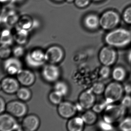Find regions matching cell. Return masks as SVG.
<instances>
[{
  "mask_svg": "<svg viewBox=\"0 0 131 131\" xmlns=\"http://www.w3.org/2000/svg\"><path fill=\"white\" fill-rule=\"evenodd\" d=\"M108 103L104 100V102L99 103H96L91 109L96 113H102Z\"/></svg>",
  "mask_w": 131,
  "mask_h": 131,
  "instance_id": "4dcf8cb0",
  "label": "cell"
},
{
  "mask_svg": "<svg viewBox=\"0 0 131 131\" xmlns=\"http://www.w3.org/2000/svg\"><path fill=\"white\" fill-rule=\"evenodd\" d=\"M16 77L20 84L27 87L32 85L36 81L35 74L29 70L22 69L17 74Z\"/></svg>",
  "mask_w": 131,
  "mask_h": 131,
  "instance_id": "2e32d148",
  "label": "cell"
},
{
  "mask_svg": "<svg viewBox=\"0 0 131 131\" xmlns=\"http://www.w3.org/2000/svg\"><path fill=\"white\" fill-rule=\"evenodd\" d=\"M106 85L102 82H96L93 83L90 89L96 95H103Z\"/></svg>",
  "mask_w": 131,
  "mask_h": 131,
  "instance_id": "4316f807",
  "label": "cell"
},
{
  "mask_svg": "<svg viewBox=\"0 0 131 131\" xmlns=\"http://www.w3.org/2000/svg\"><path fill=\"white\" fill-rule=\"evenodd\" d=\"M20 84L17 79L11 76L7 77L1 80V87L4 93L11 95L16 93L20 88Z\"/></svg>",
  "mask_w": 131,
  "mask_h": 131,
  "instance_id": "5bb4252c",
  "label": "cell"
},
{
  "mask_svg": "<svg viewBox=\"0 0 131 131\" xmlns=\"http://www.w3.org/2000/svg\"><path fill=\"white\" fill-rule=\"evenodd\" d=\"M25 61L31 68L36 69L42 66L46 62L45 52L40 49H34L26 55Z\"/></svg>",
  "mask_w": 131,
  "mask_h": 131,
  "instance_id": "8992f818",
  "label": "cell"
},
{
  "mask_svg": "<svg viewBox=\"0 0 131 131\" xmlns=\"http://www.w3.org/2000/svg\"><path fill=\"white\" fill-rule=\"evenodd\" d=\"M23 64L19 58L14 57L4 60L3 68L6 73L10 76L16 75L22 69Z\"/></svg>",
  "mask_w": 131,
  "mask_h": 131,
  "instance_id": "7c38bea8",
  "label": "cell"
},
{
  "mask_svg": "<svg viewBox=\"0 0 131 131\" xmlns=\"http://www.w3.org/2000/svg\"><path fill=\"white\" fill-rule=\"evenodd\" d=\"M12 53L14 56L20 58L23 56L25 53V49L22 45H19L14 47L12 49Z\"/></svg>",
  "mask_w": 131,
  "mask_h": 131,
  "instance_id": "1f68e13d",
  "label": "cell"
},
{
  "mask_svg": "<svg viewBox=\"0 0 131 131\" xmlns=\"http://www.w3.org/2000/svg\"><path fill=\"white\" fill-rule=\"evenodd\" d=\"M98 57L102 66L111 67L117 61L118 54L116 49L106 45L100 50Z\"/></svg>",
  "mask_w": 131,
  "mask_h": 131,
  "instance_id": "277c9868",
  "label": "cell"
},
{
  "mask_svg": "<svg viewBox=\"0 0 131 131\" xmlns=\"http://www.w3.org/2000/svg\"><path fill=\"white\" fill-rule=\"evenodd\" d=\"M124 86L122 83L113 81L106 86L103 95L104 100L108 104L120 102L125 94Z\"/></svg>",
  "mask_w": 131,
  "mask_h": 131,
  "instance_id": "3957f363",
  "label": "cell"
},
{
  "mask_svg": "<svg viewBox=\"0 0 131 131\" xmlns=\"http://www.w3.org/2000/svg\"><path fill=\"white\" fill-rule=\"evenodd\" d=\"M91 0H75L74 3L77 7L80 8L85 7L89 4Z\"/></svg>",
  "mask_w": 131,
  "mask_h": 131,
  "instance_id": "e575fe53",
  "label": "cell"
},
{
  "mask_svg": "<svg viewBox=\"0 0 131 131\" xmlns=\"http://www.w3.org/2000/svg\"><path fill=\"white\" fill-rule=\"evenodd\" d=\"M128 60L129 64L131 66V51L129 52L128 55Z\"/></svg>",
  "mask_w": 131,
  "mask_h": 131,
  "instance_id": "8d00e7d4",
  "label": "cell"
},
{
  "mask_svg": "<svg viewBox=\"0 0 131 131\" xmlns=\"http://www.w3.org/2000/svg\"><path fill=\"white\" fill-rule=\"evenodd\" d=\"M66 2L69 3H73V2H74V1H75V0H66Z\"/></svg>",
  "mask_w": 131,
  "mask_h": 131,
  "instance_id": "74e56055",
  "label": "cell"
},
{
  "mask_svg": "<svg viewBox=\"0 0 131 131\" xmlns=\"http://www.w3.org/2000/svg\"><path fill=\"white\" fill-rule=\"evenodd\" d=\"M63 96L55 90L51 92L49 95V99L51 103L59 105L62 102Z\"/></svg>",
  "mask_w": 131,
  "mask_h": 131,
  "instance_id": "83f0119b",
  "label": "cell"
},
{
  "mask_svg": "<svg viewBox=\"0 0 131 131\" xmlns=\"http://www.w3.org/2000/svg\"><path fill=\"white\" fill-rule=\"evenodd\" d=\"M83 24L85 26L89 29H96L100 26V17L95 14H89L84 18Z\"/></svg>",
  "mask_w": 131,
  "mask_h": 131,
  "instance_id": "d6986e66",
  "label": "cell"
},
{
  "mask_svg": "<svg viewBox=\"0 0 131 131\" xmlns=\"http://www.w3.org/2000/svg\"><path fill=\"white\" fill-rule=\"evenodd\" d=\"M39 118L36 115L30 114L25 116L22 122L21 127L25 131H35L40 125Z\"/></svg>",
  "mask_w": 131,
  "mask_h": 131,
  "instance_id": "9a60e30c",
  "label": "cell"
},
{
  "mask_svg": "<svg viewBox=\"0 0 131 131\" xmlns=\"http://www.w3.org/2000/svg\"><path fill=\"white\" fill-rule=\"evenodd\" d=\"M7 0H1V1H3V2H4L5 1H7Z\"/></svg>",
  "mask_w": 131,
  "mask_h": 131,
  "instance_id": "60d3db41",
  "label": "cell"
},
{
  "mask_svg": "<svg viewBox=\"0 0 131 131\" xmlns=\"http://www.w3.org/2000/svg\"><path fill=\"white\" fill-rule=\"evenodd\" d=\"M77 108L75 104L69 101H62L58 105V114L62 118L70 119L75 116L77 112Z\"/></svg>",
  "mask_w": 131,
  "mask_h": 131,
  "instance_id": "4fadbf2b",
  "label": "cell"
},
{
  "mask_svg": "<svg viewBox=\"0 0 131 131\" xmlns=\"http://www.w3.org/2000/svg\"><path fill=\"white\" fill-rule=\"evenodd\" d=\"M41 75L46 82L49 83H55L60 77L61 71L56 64L48 63L43 66L41 70Z\"/></svg>",
  "mask_w": 131,
  "mask_h": 131,
  "instance_id": "52a82bcc",
  "label": "cell"
},
{
  "mask_svg": "<svg viewBox=\"0 0 131 131\" xmlns=\"http://www.w3.org/2000/svg\"><path fill=\"white\" fill-rule=\"evenodd\" d=\"M106 45L115 49L123 48L131 44V32L123 28L110 30L104 37Z\"/></svg>",
  "mask_w": 131,
  "mask_h": 131,
  "instance_id": "6da1fadb",
  "label": "cell"
},
{
  "mask_svg": "<svg viewBox=\"0 0 131 131\" xmlns=\"http://www.w3.org/2000/svg\"><path fill=\"white\" fill-rule=\"evenodd\" d=\"M97 114L92 109L87 110L83 113L81 117L85 125H93L96 123L98 120Z\"/></svg>",
  "mask_w": 131,
  "mask_h": 131,
  "instance_id": "ffe728a7",
  "label": "cell"
},
{
  "mask_svg": "<svg viewBox=\"0 0 131 131\" xmlns=\"http://www.w3.org/2000/svg\"><path fill=\"white\" fill-rule=\"evenodd\" d=\"M112 70L110 67L102 66L99 71V75L100 78L106 79L111 75Z\"/></svg>",
  "mask_w": 131,
  "mask_h": 131,
  "instance_id": "f546056e",
  "label": "cell"
},
{
  "mask_svg": "<svg viewBox=\"0 0 131 131\" xmlns=\"http://www.w3.org/2000/svg\"><path fill=\"white\" fill-rule=\"evenodd\" d=\"M55 1H57V2H61V1H63V0H54Z\"/></svg>",
  "mask_w": 131,
  "mask_h": 131,
  "instance_id": "f35d334b",
  "label": "cell"
},
{
  "mask_svg": "<svg viewBox=\"0 0 131 131\" xmlns=\"http://www.w3.org/2000/svg\"><path fill=\"white\" fill-rule=\"evenodd\" d=\"M120 103L126 109L131 108V95L129 94L124 95L120 101Z\"/></svg>",
  "mask_w": 131,
  "mask_h": 131,
  "instance_id": "d6a6232c",
  "label": "cell"
},
{
  "mask_svg": "<svg viewBox=\"0 0 131 131\" xmlns=\"http://www.w3.org/2000/svg\"><path fill=\"white\" fill-rule=\"evenodd\" d=\"M16 94L19 99L23 102L29 101L32 97L31 91L27 86L20 87Z\"/></svg>",
  "mask_w": 131,
  "mask_h": 131,
  "instance_id": "7402d4cb",
  "label": "cell"
},
{
  "mask_svg": "<svg viewBox=\"0 0 131 131\" xmlns=\"http://www.w3.org/2000/svg\"><path fill=\"white\" fill-rule=\"evenodd\" d=\"M122 17L126 23L131 25V6L125 9L123 14Z\"/></svg>",
  "mask_w": 131,
  "mask_h": 131,
  "instance_id": "836d02e7",
  "label": "cell"
},
{
  "mask_svg": "<svg viewBox=\"0 0 131 131\" xmlns=\"http://www.w3.org/2000/svg\"><path fill=\"white\" fill-rule=\"evenodd\" d=\"M13 36L11 34V32L8 29H4L1 33V45L10 46L13 43Z\"/></svg>",
  "mask_w": 131,
  "mask_h": 131,
  "instance_id": "cb8c5ba5",
  "label": "cell"
},
{
  "mask_svg": "<svg viewBox=\"0 0 131 131\" xmlns=\"http://www.w3.org/2000/svg\"><path fill=\"white\" fill-rule=\"evenodd\" d=\"M12 53V50L9 46L1 45L0 48V57L5 60L9 58Z\"/></svg>",
  "mask_w": 131,
  "mask_h": 131,
  "instance_id": "f1b7e54d",
  "label": "cell"
},
{
  "mask_svg": "<svg viewBox=\"0 0 131 131\" xmlns=\"http://www.w3.org/2000/svg\"><path fill=\"white\" fill-rule=\"evenodd\" d=\"M120 17L118 13L112 10L105 11L100 17V26L105 30H111L119 24Z\"/></svg>",
  "mask_w": 131,
  "mask_h": 131,
  "instance_id": "5b68a950",
  "label": "cell"
},
{
  "mask_svg": "<svg viewBox=\"0 0 131 131\" xmlns=\"http://www.w3.org/2000/svg\"><path fill=\"white\" fill-rule=\"evenodd\" d=\"M96 95L90 89L83 91L79 96V105L85 110L91 109L96 103Z\"/></svg>",
  "mask_w": 131,
  "mask_h": 131,
  "instance_id": "8fae6325",
  "label": "cell"
},
{
  "mask_svg": "<svg viewBox=\"0 0 131 131\" xmlns=\"http://www.w3.org/2000/svg\"><path fill=\"white\" fill-rule=\"evenodd\" d=\"M85 124L82 117L74 116L70 118L67 123V128L69 131H82Z\"/></svg>",
  "mask_w": 131,
  "mask_h": 131,
  "instance_id": "e0dca14e",
  "label": "cell"
},
{
  "mask_svg": "<svg viewBox=\"0 0 131 131\" xmlns=\"http://www.w3.org/2000/svg\"><path fill=\"white\" fill-rule=\"evenodd\" d=\"M93 1H95V2H99V1H101L102 0H92Z\"/></svg>",
  "mask_w": 131,
  "mask_h": 131,
  "instance_id": "ab89813d",
  "label": "cell"
},
{
  "mask_svg": "<svg viewBox=\"0 0 131 131\" xmlns=\"http://www.w3.org/2000/svg\"><path fill=\"white\" fill-rule=\"evenodd\" d=\"M14 40L19 45H23L27 42L28 38V32L27 30L19 27L13 36Z\"/></svg>",
  "mask_w": 131,
  "mask_h": 131,
  "instance_id": "44dd1931",
  "label": "cell"
},
{
  "mask_svg": "<svg viewBox=\"0 0 131 131\" xmlns=\"http://www.w3.org/2000/svg\"><path fill=\"white\" fill-rule=\"evenodd\" d=\"M54 90L64 96L69 93V85L65 81L58 80L55 83Z\"/></svg>",
  "mask_w": 131,
  "mask_h": 131,
  "instance_id": "603a6c76",
  "label": "cell"
},
{
  "mask_svg": "<svg viewBox=\"0 0 131 131\" xmlns=\"http://www.w3.org/2000/svg\"><path fill=\"white\" fill-rule=\"evenodd\" d=\"M18 24L19 27L27 30L32 26V20L28 16H24L19 19Z\"/></svg>",
  "mask_w": 131,
  "mask_h": 131,
  "instance_id": "d4e9b609",
  "label": "cell"
},
{
  "mask_svg": "<svg viewBox=\"0 0 131 131\" xmlns=\"http://www.w3.org/2000/svg\"><path fill=\"white\" fill-rule=\"evenodd\" d=\"M111 76L113 81L122 83L126 79L127 71L123 67L117 66L112 70Z\"/></svg>",
  "mask_w": 131,
  "mask_h": 131,
  "instance_id": "ac0fdd59",
  "label": "cell"
},
{
  "mask_svg": "<svg viewBox=\"0 0 131 131\" xmlns=\"http://www.w3.org/2000/svg\"><path fill=\"white\" fill-rule=\"evenodd\" d=\"M45 54L46 62L56 65L61 62L65 56V53L62 48L56 45L48 48L45 52Z\"/></svg>",
  "mask_w": 131,
  "mask_h": 131,
  "instance_id": "9c48e42d",
  "label": "cell"
},
{
  "mask_svg": "<svg viewBox=\"0 0 131 131\" xmlns=\"http://www.w3.org/2000/svg\"><path fill=\"white\" fill-rule=\"evenodd\" d=\"M126 110L120 103L108 104L102 113L103 120L112 125L119 123L125 117Z\"/></svg>",
  "mask_w": 131,
  "mask_h": 131,
  "instance_id": "7a4b0ae2",
  "label": "cell"
},
{
  "mask_svg": "<svg viewBox=\"0 0 131 131\" xmlns=\"http://www.w3.org/2000/svg\"><path fill=\"white\" fill-rule=\"evenodd\" d=\"M0 104H1V107H0V113H1L4 112L5 110L6 109L7 104L5 102L4 99L2 97L0 98Z\"/></svg>",
  "mask_w": 131,
  "mask_h": 131,
  "instance_id": "d590c367",
  "label": "cell"
},
{
  "mask_svg": "<svg viewBox=\"0 0 131 131\" xmlns=\"http://www.w3.org/2000/svg\"><path fill=\"white\" fill-rule=\"evenodd\" d=\"M118 128L122 131H131V116L123 118L119 123Z\"/></svg>",
  "mask_w": 131,
  "mask_h": 131,
  "instance_id": "484cf974",
  "label": "cell"
},
{
  "mask_svg": "<svg viewBox=\"0 0 131 131\" xmlns=\"http://www.w3.org/2000/svg\"><path fill=\"white\" fill-rule=\"evenodd\" d=\"M21 128L16 118L8 113L1 114L0 130L1 131H12L20 130Z\"/></svg>",
  "mask_w": 131,
  "mask_h": 131,
  "instance_id": "30bf717a",
  "label": "cell"
},
{
  "mask_svg": "<svg viewBox=\"0 0 131 131\" xmlns=\"http://www.w3.org/2000/svg\"><path fill=\"white\" fill-rule=\"evenodd\" d=\"M6 111L15 118H21L26 115L28 111L27 105L23 101L15 100L7 104Z\"/></svg>",
  "mask_w": 131,
  "mask_h": 131,
  "instance_id": "ba28073f",
  "label": "cell"
}]
</instances>
